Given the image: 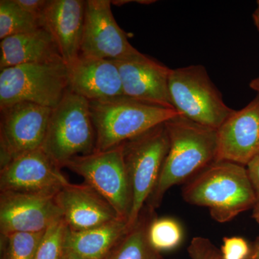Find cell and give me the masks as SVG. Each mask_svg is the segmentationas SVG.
I'll return each mask as SVG.
<instances>
[{
  "instance_id": "9",
  "label": "cell",
  "mask_w": 259,
  "mask_h": 259,
  "mask_svg": "<svg viewBox=\"0 0 259 259\" xmlns=\"http://www.w3.org/2000/svg\"><path fill=\"white\" fill-rule=\"evenodd\" d=\"M110 0H87L80 55L112 61L150 59L133 47L116 23Z\"/></svg>"
},
{
  "instance_id": "20",
  "label": "cell",
  "mask_w": 259,
  "mask_h": 259,
  "mask_svg": "<svg viewBox=\"0 0 259 259\" xmlns=\"http://www.w3.org/2000/svg\"><path fill=\"white\" fill-rule=\"evenodd\" d=\"M155 217L154 210L145 205L139 219L128 227L105 259H164L148 238V227Z\"/></svg>"
},
{
  "instance_id": "6",
  "label": "cell",
  "mask_w": 259,
  "mask_h": 259,
  "mask_svg": "<svg viewBox=\"0 0 259 259\" xmlns=\"http://www.w3.org/2000/svg\"><path fill=\"white\" fill-rule=\"evenodd\" d=\"M168 88L175 110L201 125L218 129L235 111L225 103L202 65L171 69Z\"/></svg>"
},
{
  "instance_id": "11",
  "label": "cell",
  "mask_w": 259,
  "mask_h": 259,
  "mask_svg": "<svg viewBox=\"0 0 259 259\" xmlns=\"http://www.w3.org/2000/svg\"><path fill=\"white\" fill-rule=\"evenodd\" d=\"M69 181L41 148L0 167V192L56 194Z\"/></svg>"
},
{
  "instance_id": "23",
  "label": "cell",
  "mask_w": 259,
  "mask_h": 259,
  "mask_svg": "<svg viewBox=\"0 0 259 259\" xmlns=\"http://www.w3.org/2000/svg\"><path fill=\"white\" fill-rule=\"evenodd\" d=\"M45 231L1 236V259H34Z\"/></svg>"
},
{
  "instance_id": "21",
  "label": "cell",
  "mask_w": 259,
  "mask_h": 259,
  "mask_svg": "<svg viewBox=\"0 0 259 259\" xmlns=\"http://www.w3.org/2000/svg\"><path fill=\"white\" fill-rule=\"evenodd\" d=\"M42 28L41 20L22 9L15 0L0 1V39L35 31Z\"/></svg>"
},
{
  "instance_id": "14",
  "label": "cell",
  "mask_w": 259,
  "mask_h": 259,
  "mask_svg": "<svg viewBox=\"0 0 259 259\" xmlns=\"http://www.w3.org/2000/svg\"><path fill=\"white\" fill-rule=\"evenodd\" d=\"M68 68L69 89L89 102H104L125 96L115 61L79 55Z\"/></svg>"
},
{
  "instance_id": "31",
  "label": "cell",
  "mask_w": 259,
  "mask_h": 259,
  "mask_svg": "<svg viewBox=\"0 0 259 259\" xmlns=\"http://www.w3.org/2000/svg\"><path fill=\"white\" fill-rule=\"evenodd\" d=\"M248 259H259V244L255 247L253 253H250Z\"/></svg>"
},
{
  "instance_id": "22",
  "label": "cell",
  "mask_w": 259,
  "mask_h": 259,
  "mask_svg": "<svg viewBox=\"0 0 259 259\" xmlns=\"http://www.w3.org/2000/svg\"><path fill=\"white\" fill-rule=\"evenodd\" d=\"M183 236L180 223L174 218L155 217L148 227L150 243L159 252L175 249L182 243Z\"/></svg>"
},
{
  "instance_id": "32",
  "label": "cell",
  "mask_w": 259,
  "mask_h": 259,
  "mask_svg": "<svg viewBox=\"0 0 259 259\" xmlns=\"http://www.w3.org/2000/svg\"><path fill=\"white\" fill-rule=\"evenodd\" d=\"M257 4H259V0L258 2H257Z\"/></svg>"
},
{
  "instance_id": "30",
  "label": "cell",
  "mask_w": 259,
  "mask_h": 259,
  "mask_svg": "<svg viewBox=\"0 0 259 259\" xmlns=\"http://www.w3.org/2000/svg\"><path fill=\"white\" fill-rule=\"evenodd\" d=\"M62 259H82L78 256V255L74 254V253H70V252L64 250V255Z\"/></svg>"
},
{
  "instance_id": "17",
  "label": "cell",
  "mask_w": 259,
  "mask_h": 259,
  "mask_svg": "<svg viewBox=\"0 0 259 259\" xmlns=\"http://www.w3.org/2000/svg\"><path fill=\"white\" fill-rule=\"evenodd\" d=\"M85 10L83 0H49L42 15V27L51 34L66 66L80 55Z\"/></svg>"
},
{
  "instance_id": "1",
  "label": "cell",
  "mask_w": 259,
  "mask_h": 259,
  "mask_svg": "<svg viewBox=\"0 0 259 259\" xmlns=\"http://www.w3.org/2000/svg\"><path fill=\"white\" fill-rule=\"evenodd\" d=\"M169 149L157 184L146 205L158 208L167 191L216 161L217 130L179 115L165 122Z\"/></svg>"
},
{
  "instance_id": "7",
  "label": "cell",
  "mask_w": 259,
  "mask_h": 259,
  "mask_svg": "<svg viewBox=\"0 0 259 259\" xmlns=\"http://www.w3.org/2000/svg\"><path fill=\"white\" fill-rule=\"evenodd\" d=\"M122 146L132 190V208L127 223L130 227L139 219L154 190L168 152L169 138L165 122L125 141Z\"/></svg>"
},
{
  "instance_id": "2",
  "label": "cell",
  "mask_w": 259,
  "mask_h": 259,
  "mask_svg": "<svg viewBox=\"0 0 259 259\" xmlns=\"http://www.w3.org/2000/svg\"><path fill=\"white\" fill-rule=\"evenodd\" d=\"M182 194L186 202L207 207L221 223L229 222L255 203L246 166L228 161L209 165L186 185Z\"/></svg>"
},
{
  "instance_id": "12",
  "label": "cell",
  "mask_w": 259,
  "mask_h": 259,
  "mask_svg": "<svg viewBox=\"0 0 259 259\" xmlns=\"http://www.w3.org/2000/svg\"><path fill=\"white\" fill-rule=\"evenodd\" d=\"M56 194L0 192V233H41L62 218Z\"/></svg>"
},
{
  "instance_id": "18",
  "label": "cell",
  "mask_w": 259,
  "mask_h": 259,
  "mask_svg": "<svg viewBox=\"0 0 259 259\" xmlns=\"http://www.w3.org/2000/svg\"><path fill=\"white\" fill-rule=\"evenodd\" d=\"M64 62L45 28L5 37L0 42V70L27 64Z\"/></svg>"
},
{
  "instance_id": "28",
  "label": "cell",
  "mask_w": 259,
  "mask_h": 259,
  "mask_svg": "<svg viewBox=\"0 0 259 259\" xmlns=\"http://www.w3.org/2000/svg\"><path fill=\"white\" fill-rule=\"evenodd\" d=\"M25 12L41 20L44 10L47 8L49 0H15Z\"/></svg>"
},
{
  "instance_id": "27",
  "label": "cell",
  "mask_w": 259,
  "mask_h": 259,
  "mask_svg": "<svg viewBox=\"0 0 259 259\" xmlns=\"http://www.w3.org/2000/svg\"><path fill=\"white\" fill-rule=\"evenodd\" d=\"M252 187L255 194V203L253 205L252 218L259 225V156L246 166Z\"/></svg>"
},
{
  "instance_id": "26",
  "label": "cell",
  "mask_w": 259,
  "mask_h": 259,
  "mask_svg": "<svg viewBox=\"0 0 259 259\" xmlns=\"http://www.w3.org/2000/svg\"><path fill=\"white\" fill-rule=\"evenodd\" d=\"M223 259H245L249 256L250 248L241 237H225L221 248Z\"/></svg>"
},
{
  "instance_id": "5",
  "label": "cell",
  "mask_w": 259,
  "mask_h": 259,
  "mask_svg": "<svg viewBox=\"0 0 259 259\" xmlns=\"http://www.w3.org/2000/svg\"><path fill=\"white\" fill-rule=\"evenodd\" d=\"M0 71V108L30 102L54 109L69 90L64 62L22 64Z\"/></svg>"
},
{
  "instance_id": "29",
  "label": "cell",
  "mask_w": 259,
  "mask_h": 259,
  "mask_svg": "<svg viewBox=\"0 0 259 259\" xmlns=\"http://www.w3.org/2000/svg\"><path fill=\"white\" fill-rule=\"evenodd\" d=\"M257 5H258V8H256V10L253 13V18L255 26H256V28L258 29L259 32V4Z\"/></svg>"
},
{
  "instance_id": "24",
  "label": "cell",
  "mask_w": 259,
  "mask_h": 259,
  "mask_svg": "<svg viewBox=\"0 0 259 259\" xmlns=\"http://www.w3.org/2000/svg\"><path fill=\"white\" fill-rule=\"evenodd\" d=\"M67 226L63 218L45 231L34 259H62Z\"/></svg>"
},
{
  "instance_id": "25",
  "label": "cell",
  "mask_w": 259,
  "mask_h": 259,
  "mask_svg": "<svg viewBox=\"0 0 259 259\" xmlns=\"http://www.w3.org/2000/svg\"><path fill=\"white\" fill-rule=\"evenodd\" d=\"M187 251L191 259H223L221 250L204 237L192 238Z\"/></svg>"
},
{
  "instance_id": "8",
  "label": "cell",
  "mask_w": 259,
  "mask_h": 259,
  "mask_svg": "<svg viewBox=\"0 0 259 259\" xmlns=\"http://www.w3.org/2000/svg\"><path fill=\"white\" fill-rule=\"evenodd\" d=\"M64 168L82 177L113 207L119 217L128 223L132 208V190L122 146L71 158Z\"/></svg>"
},
{
  "instance_id": "10",
  "label": "cell",
  "mask_w": 259,
  "mask_h": 259,
  "mask_svg": "<svg viewBox=\"0 0 259 259\" xmlns=\"http://www.w3.org/2000/svg\"><path fill=\"white\" fill-rule=\"evenodd\" d=\"M0 167L42 147L52 108L18 102L0 108Z\"/></svg>"
},
{
  "instance_id": "4",
  "label": "cell",
  "mask_w": 259,
  "mask_h": 259,
  "mask_svg": "<svg viewBox=\"0 0 259 259\" xmlns=\"http://www.w3.org/2000/svg\"><path fill=\"white\" fill-rule=\"evenodd\" d=\"M96 146L90 102L71 93L53 109L42 149L59 168L71 158L93 153Z\"/></svg>"
},
{
  "instance_id": "13",
  "label": "cell",
  "mask_w": 259,
  "mask_h": 259,
  "mask_svg": "<svg viewBox=\"0 0 259 259\" xmlns=\"http://www.w3.org/2000/svg\"><path fill=\"white\" fill-rule=\"evenodd\" d=\"M216 161L246 166L259 156V95L217 130Z\"/></svg>"
},
{
  "instance_id": "16",
  "label": "cell",
  "mask_w": 259,
  "mask_h": 259,
  "mask_svg": "<svg viewBox=\"0 0 259 259\" xmlns=\"http://www.w3.org/2000/svg\"><path fill=\"white\" fill-rule=\"evenodd\" d=\"M114 61L120 72L125 96L143 103L175 110L168 88L171 69L151 59Z\"/></svg>"
},
{
  "instance_id": "3",
  "label": "cell",
  "mask_w": 259,
  "mask_h": 259,
  "mask_svg": "<svg viewBox=\"0 0 259 259\" xmlns=\"http://www.w3.org/2000/svg\"><path fill=\"white\" fill-rule=\"evenodd\" d=\"M89 102L96 136V151L120 146L180 115L173 109L148 105L126 96L109 101Z\"/></svg>"
},
{
  "instance_id": "15",
  "label": "cell",
  "mask_w": 259,
  "mask_h": 259,
  "mask_svg": "<svg viewBox=\"0 0 259 259\" xmlns=\"http://www.w3.org/2000/svg\"><path fill=\"white\" fill-rule=\"evenodd\" d=\"M55 199L66 226L71 231L90 229L121 218L113 207L86 183H69Z\"/></svg>"
},
{
  "instance_id": "19",
  "label": "cell",
  "mask_w": 259,
  "mask_h": 259,
  "mask_svg": "<svg viewBox=\"0 0 259 259\" xmlns=\"http://www.w3.org/2000/svg\"><path fill=\"white\" fill-rule=\"evenodd\" d=\"M128 227L122 218L84 231H71L67 227L64 249L82 259H105Z\"/></svg>"
}]
</instances>
